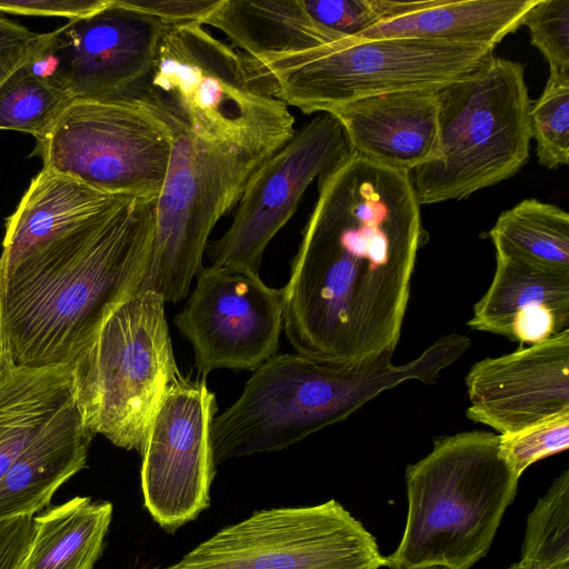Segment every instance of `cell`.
<instances>
[{"instance_id": "6da1fadb", "label": "cell", "mask_w": 569, "mask_h": 569, "mask_svg": "<svg viewBox=\"0 0 569 569\" xmlns=\"http://www.w3.org/2000/svg\"><path fill=\"white\" fill-rule=\"evenodd\" d=\"M410 172L351 152L318 198L282 288L297 353L352 366L393 355L419 250L428 241Z\"/></svg>"}, {"instance_id": "7a4b0ae2", "label": "cell", "mask_w": 569, "mask_h": 569, "mask_svg": "<svg viewBox=\"0 0 569 569\" xmlns=\"http://www.w3.org/2000/svg\"><path fill=\"white\" fill-rule=\"evenodd\" d=\"M158 197L114 196L0 269V350L71 365L149 271Z\"/></svg>"}, {"instance_id": "3957f363", "label": "cell", "mask_w": 569, "mask_h": 569, "mask_svg": "<svg viewBox=\"0 0 569 569\" xmlns=\"http://www.w3.org/2000/svg\"><path fill=\"white\" fill-rule=\"evenodd\" d=\"M470 346L466 335L449 333L403 365H395L393 355L352 366L300 353L274 355L253 370L239 398L213 418V462L217 467L232 458L286 449L402 382L435 383Z\"/></svg>"}, {"instance_id": "277c9868", "label": "cell", "mask_w": 569, "mask_h": 569, "mask_svg": "<svg viewBox=\"0 0 569 569\" xmlns=\"http://www.w3.org/2000/svg\"><path fill=\"white\" fill-rule=\"evenodd\" d=\"M518 480L500 456L499 435L475 430L437 438L406 469V526L385 566L470 569L489 551Z\"/></svg>"}, {"instance_id": "5b68a950", "label": "cell", "mask_w": 569, "mask_h": 569, "mask_svg": "<svg viewBox=\"0 0 569 569\" xmlns=\"http://www.w3.org/2000/svg\"><path fill=\"white\" fill-rule=\"evenodd\" d=\"M139 101L217 143L276 151L296 130L253 60L197 22L163 26Z\"/></svg>"}, {"instance_id": "8992f818", "label": "cell", "mask_w": 569, "mask_h": 569, "mask_svg": "<svg viewBox=\"0 0 569 569\" xmlns=\"http://www.w3.org/2000/svg\"><path fill=\"white\" fill-rule=\"evenodd\" d=\"M436 96L437 154L411 176L420 204L461 200L527 162L531 100L521 63L492 54Z\"/></svg>"}, {"instance_id": "52a82bcc", "label": "cell", "mask_w": 569, "mask_h": 569, "mask_svg": "<svg viewBox=\"0 0 569 569\" xmlns=\"http://www.w3.org/2000/svg\"><path fill=\"white\" fill-rule=\"evenodd\" d=\"M164 303L140 290L71 363L72 399L84 427L140 453L166 390L180 376Z\"/></svg>"}, {"instance_id": "ba28073f", "label": "cell", "mask_w": 569, "mask_h": 569, "mask_svg": "<svg viewBox=\"0 0 569 569\" xmlns=\"http://www.w3.org/2000/svg\"><path fill=\"white\" fill-rule=\"evenodd\" d=\"M492 47L417 39L349 40L257 62L272 96L306 114L363 98L437 90L492 56Z\"/></svg>"}, {"instance_id": "9c48e42d", "label": "cell", "mask_w": 569, "mask_h": 569, "mask_svg": "<svg viewBox=\"0 0 569 569\" xmlns=\"http://www.w3.org/2000/svg\"><path fill=\"white\" fill-rule=\"evenodd\" d=\"M161 117L173 133L172 148L157 198L152 258L140 290L178 302L202 266L212 229L236 208L251 176L274 151L211 142Z\"/></svg>"}, {"instance_id": "30bf717a", "label": "cell", "mask_w": 569, "mask_h": 569, "mask_svg": "<svg viewBox=\"0 0 569 569\" xmlns=\"http://www.w3.org/2000/svg\"><path fill=\"white\" fill-rule=\"evenodd\" d=\"M173 133L143 101H71L31 156L42 169L111 196L158 197Z\"/></svg>"}, {"instance_id": "8fae6325", "label": "cell", "mask_w": 569, "mask_h": 569, "mask_svg": "<svg viewBox=\"0 0 569 569\" xmlns=\"http://www.w3.org/2000/svg\"><path fill=\"white\" fill-rule=\"evenodd\" d=\"M376 538L341 503L253 512L167 569H379Z\"/></svg>"}, {"instance_id": "7c38bea8", "label": "cell", "mask_w": 569, "mask_h": 569, "mask_svg": "<svg viewBox=\"0 0 569 569\" xmlns=\"http://www.w3.org/2000/svg\"><path fill=\"white\" fill-rule=\"evenodd\" d=\"M351 152L342 126L329 113L295 130L251 176L226 232L208 243L211 264L258 273L266 248L308 187Z\"/></svg>"}, {"instance_id": "4fadbf2b", "label": "cell", "mask_w": 569, "mask_h": 569, "mask_svg": "<svg viewBox=\"0 0 569 569\" xmlns=\"http://www.w3.org/2000/svg\"><path fill=\"white\" fill-rule=\"evenodd\" d=\"M163 23L126 6L108 3L52 31L34 69L57 81L71 100L139 101L151 73Z\"/></svg>"}, {"instance_id": "5bb4252c", "label": "cell", "mask_w": 569, "mask_h": 569, "mask_svg": "<svg viewBox=\"0 0 569 569\" xmlns=\"http://www.w3.org/2000/svg\"><path fill=\"white\" fill-rule=\"evenodd\" d=\"M217 412L204 379L181 375L166 390L141 451L144 507L168 532L197 518L210 505L216 472L211 425Z\"/></svg>"}, {"instance_id": "9a60e30c", "label": "cell", "mask_w": 569, "mask_h": 569, "mask_svg": "<svg viewBox=\"0 0 569 569\" xmlns=\"http://www.w3.org/2000/svg\"><path fill=\"white\" fill-rule=\"evenodd\" d=\"M174 325L194 351L202 376L217 369L254 370L277 355L283 329L282 288L259 273L201 266Z\"/></svg>"}, {"instance_id": "2e32d148", "label": "cell", "mask_w": 569, "mask_h": 569, "mask_svg": "<svg viewBox=\"0 0 569 569\" xmlns=\"http://www.w3.org/2000/svg\"><path fill=\"white\" fill-rule=\"evenodd\" d=\"M468 419L499 435L569 412V329L476 362L466 376Z\"/></svg>"}, {"instance_id": "e0dca14e", "label": "cell", "mask_w": 569, "mask_h": 569, "mask_svg": "<svg viewBox=\"0 0 569 569\" xmlns=\"http://www.w3.org/2000/svg\"><path fill=\"white\" fill-rule=\"evenodd\" d=\"M329 114L342 126L352 152L379 164L410 172L437 154L436 90L368 97Z\"/></svg>"}, {"instance_id": "ac0fdd59", "label": "cell", "mask_w": 569, "mask_h": 569, "mask_svg": "<svg viewBox=\"0 0 569 569\" xmlns=\"http://www.w3.org/2000/svg\"><path fill=\"white\" fill-rule=\"evenodd\" d=\"M467 326L520 347L555 337L569 329V272L496 254L492 281Z\"/></svg>"}, {"instance_id": "d6986e66", "label": "cell", "mask_w": 569, "mask_h": 569, "mask_svg": "<svg viewBox=\"0 0 569 569\" xmlns=\"http://www.w3.org/2000/svg\"><path fill=\"white\" fill-rule=\"evenodd\" d=\"M536 0H379L381 20L356 40L417 39L495 48Z\"/></svg>"}, {"instance_id": "ffe728a7", "label": "cell", "mask_w": 569, "mask_h": 569, "mask_svg": "<svg viewBox=\"0 0 569 569\" xmlns=\"http://www.w3.org/2000/svg\"><path fill=\"white\" fill-rule=\"evenodd\" d=\"M73 399L29 443L0 480V521L46 507L57 489L87 466L93 438Z\"/></svg>"}, {"instance_id": "44dd1931", "label": "cell", "mask_w": 569, "mask_h": 569, "mask_svg": "<svg viewBox=\"0 0 569 569\" xmlns=\"http://www.w3.org/2000/svg\"><path fill=\"white\" fill-rule=\"evenodd\" d=\"M202 26L257 62L335 47L351 39L319 23L303 0H221Z\"/></svg>"}, {"instance_id": "7402d4cb", "label": "cell", "mask_w": 569, "mask_h": 569, "mask_svg": "<svg viewBox=\"0 0 569 569\" xmlns=\"http://www.w3.org/2000/svg\"><path fill=\"white\" fill-rule=\"evenodd\" d=\"M71 400V365L21 366L0 350V480Z\"/></svg>"}, {"instance_id": "603a6c76", "label": "cell", "mask_w": 569, "mask_h": 569, "mask_svg": "<svg viewBox=\"0 0 569 569\" xmlns=\"http://www.w3.org/2000/svg\"><path fill=\"white\" fill-rule=\"evenodd\" d=\"M113 197L41 169L6 220L0 269L13 264L34 246L97 211Z\"/></svg>"}, {"instance_id": "cb8c5ba5", "label": "cell", "mask_w": 569, "mask_h": 569, "mask_svg": "<svg viewBox=\"0 0 569 569\" xmlns=\"http://www.w3.org/2000/svg\"><path fill=\"white\" fill-rule=\"evenodd\" d=\"M112 503L74 497L33 519L20 569H92L112 518Z\"/></svg>"}, {"instance_id": "d4e9b609", "label": "cell", "mask_w": 569, "mask_h": 569, "mask_svg": "<svg viewBox=\"0 0 569 569\" xmlns=\"http://www.w3.org/2000/svg\"><path fill=\"white\" fill-rule=\"evenodd\" d=\"M496 254L569 272V214L538 199L503 211L489 231Z\"/></svg>"}, {"instance_id": "484cf974", "label": "cell", "mask_w": 569, "mask_h": 569, "mask_svg": "<svg viewBox=\"0 0 569 569\" xmlns=\"http://www.w3.org/2000/svg\"><path fill=\"white\" fill-rule=\"evenodd\" d=\"M71 101L57 81L27 64L0 88V130L41 139Z\"/></svg>"}, {"instance_id": "4316f807", "label": "cell", "mask_w": 569, "mask_h": 569, "mask_svg": "<svg viewBox=\"0 0 569 569\" xmlns=\"http://www.w3.org/2000/svg\"><path fill=\"white\" fill-rule=\"evenodd\" d=\"M569 569V470H563L528 515L521 559Z\"/></svg>"}, {"instance_id": "83f0119b", "label": "cell", "mask_w": 569, "mask_h": 569, "mask_svg": "<svg viewBox=\"0 0 569 569\" xmlns=\"http://www.w3.org/2000/svg\"><path fill=\"white\" fill-rule=\"evenodd\" d=\"M531 139L541 166L557 169L569 160V78L549 76L529 111Z\"/></svg>"}, {"instance_id": "f1b7e54d", "label": "cell", "mask_w": 569, "mask_h": 569, "mask_svg": "<svg viewBox=\"0 0 569 569\" xmlns=\"http://www.w3.org/2000/svg\"><path fill=\"white\" fill-rule=\"evenodd\" d=\"M569 448V412L520 431L499 435V451L517 477L532 463Z\"/></svg>"}, {"instance_id": "f546056e", "label": "cell", "mask_w": 569, "mask_h": 569, "mask_svg": "<svg viewBox=\"0 0 569 569\" xmlns=\"http://www.w3.org/2000/svg\"><path fill=\"white\" fill-rule=\"evenodd\" d=\"M522 26L549 64V76L569 78V0H536Z\"/></svg>"}, {"instance_id": "4dcf8cb0", "label": "cell", "mask_w": 569, "mask_h": 569, "mask_svg": "<svg viewBox=\"0 0 569 569\" xmlns=\"http://www.w3.org/2000/svg\"><path fill=\"white\" fill-rule=\"evenodd\" d=\"M303 3L319 23L351 40L381 20L379 0H303Z\"/></svg>"}, {"instance_id": "1f68e13d", "label": "cell", "mask_w": 569, "mask_h": 569, "mask_svg": "<svg viewBox=\"0 0 569 569\" xmlns=\"http://www.w3.org/2000/svg\"><path fill=\"white\" fill-rule=\"evenodd\" d=\"M52 39V31L33 32L0 16V88L18 70L38 62Z\"/></svg>"}, {"instance_id": "d6a6232c", "label": "cell", "mask_w": 569, "mask_h": 569, "mask_svg": "<svg viewBox=\"0 0 569 569\" xmlns=\"http://www.w3.org/2000/svg\"><path fill=\"white\" fill-rule=\"evenodd\" d=\"M126 6L141 13L152 16L163 26L197 22L203 20L219 6L221 0H122Z\"/></svg>"}, {"instance_id": "836d02e7", "label": "cell", "mask_w": 569, "mask_h": 569, "mask_svg": "<svg viewBox=\"0 0 569 569\" xmlns=\"http://www.w3.org/2000/svg\"><path fill=\"white\" fill-rule=\"evenodd\" d=\"M109 0H0V12L61 17L70 21L86 18L102 9Z\"/></svg>"}, {"instance_id": "e575fe53", "label": "cell", "mask_w": 569, "mask_h": 569, "mask_svg": "<svg viewBox=\"0 0 569 569\" xmlns=\"http://www.w3.org/2000/svg\"><path fill=\"white\" fill-rule=\"evenodd\" d=\"M33 536L29 516L0 521V569H20Z\"/></svg>"}, {"instance_id": "d590c367", "label": "cell", "mask_w": 569, "mask_h": 569, "mask_svg": "<svg viewBox=\"0 0 569 569\" xmlns=\"http://www.w3.org/2000/svg\"><path fill=\"white\" fill-rule=\"evenodd\" d=\"M507 569H560V568L546 567V566L537 565L533 562L520 560L519 562L513 563L512 566L508 567Z\"/></svg>"}, {"instance_id": "8d00e7d4", "label": "cell", "mask_w": 569, "mask_h": 569, "mask_svg": "<svg viewBox=\"0 0 569 569\" xmlns=\"http://www.w3.org/2000/svg\"><path fill=\"white\" fill-rule=\"evenodd\" d=\"M418 569H449V568L443 567V566H429V567H422V568H418Z\"/></svg>"}]
</instances>
